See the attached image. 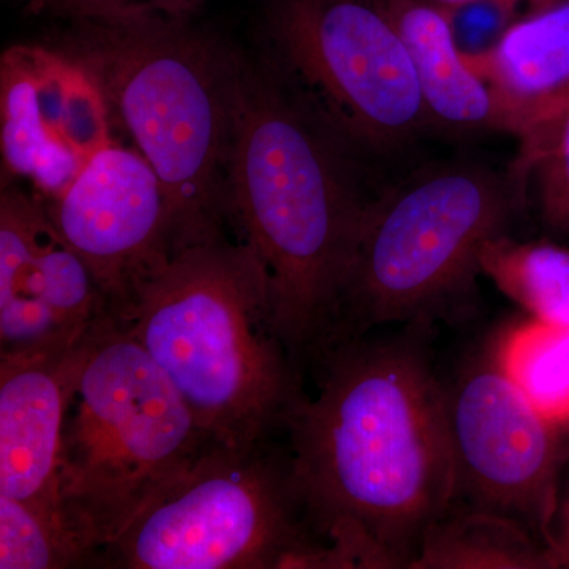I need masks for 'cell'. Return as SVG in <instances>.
I'll return each instance as SVG.
<instances>
[{"label": "cell", "mask_w": 569, "mask_h": 569, "mask_svg": "<svg viewBox=\"0 0 569 569\" xmlns=\"http://www.w3.org/2000/svg\"><path fill=\"white\" fill-rule=\"evenodd\" d=\"M429 328L332 343L312 366L316 395L284 419L291 475L328 569H410L455 505L447 387Z\"/></svg>", "instance_id": "1"}, {"label": "cell", "mask_w": 569, "mask_h": 569, "mask_svg": "<svg viewBox=\"0 0 569 569\" xmlns=\"http://www.w3.org/2000/svg\"><path fill=\"white\" fill-rule=\"evenodd\" d=\"M358 159L263 58L239 54L228 222L263 264L277 335L301 376L335 342L373 200Z\"/></svg>", "instance_id": "2"}, {"label": "cell", "mask_w": 569, "mask_h": 569, "mask_svg": "<svg viewBox=\"0 0 569 569\" xmlns=\"http://www.w3.org/2000/svg\"><path fill=\"white\" fill-rule=\"evenodd\" d=\"M116 320L170 378L212 445L269 440L305 396L277 335L263 264L236 236L179 247Z\"/></svg>", "instance_id": "3"}, {"label": "cell", "mask_w": 569, "mask_h": 569, "mask_svg": "<svg viewBox=\"0 0 569 569\" xmlns=\"http://www.w3.org/2000/svg\"><path fill=\"white\" fill-rule=\"evenodd\" d=\"M73 29L62 50L91 71L160 179L176 250L230 233L238 52L189 20L80 21Z\"/></svg>", "instance_id": "4"}, {"label": "cell", "mask_w": 569, "mask_h": 569, "mask_svg": "<svg viewBox=\"0 0 569 569\" xmlns=\"http://www.w3.org/2000/svg\"><path fill=\"white\" fill-rule=\"evenodd\" d=\"M212 443L178 389L122 323L93 329L63 426L59 503L97 556Z\"/></svg>", "instance_id": "5"}, {"label": "cell", "mask_w": 569, "mask_h": 569, "mask_svg": "<svg viewBox=\"0 0 569 569\" xmlns=\"http://www.w3.org/2000/svg\"><path fill=\"white\" fill-rule=\"evenodd\" d=\"M523 194L516 174L507 178L477 163H443L373 197L332 343L378 326L432 325L460 312L481 274L482 249L508 234Z\"/></svg>", "instance_id": "6"}, {"label": "cell", "mask_w": 569, "mask_h": 569, "mask_svg": "<svg viewBox=\"0 0 569 569\" xmlns=\"http://www.w3.org/2000/svg\"><path fill=\"white\" fill-rule=\"evenodd\" d=\"M110 569H326L287 445H212L97 556Z\"/></svg>", "instance_id": "7"}, {"label": "cell", "mask_w": 569, "mask_h": 569, "mask_svg": "<svg viewBox=\"0 0 569 569\" xmlns=\"http://www.w3.org/2000/svg\"><path fill=\"white\" fill-rule=\"evenodd\" d=\"M261 58L358 156L430 129L413 62L377 0H268Z\"/></svg>", "instance_id": "8"}, {"label": "cell", "mask_w": 569, "mask_h": 569, "mask_svg": "<svg viewBox=\"0 0 569 569\" xmlns=\"http://www.w3.org/2000/svg\"><path fill=\"white\" fill-rule=\"evenodd\" d=\"M455 505L518 520L552 552L569 443L512 376L505 351L477 356L447 387ZM556 560V559H553Z\"/></svg>", "instance_id": "9"}, {"label": "cell", "mask_w": 569, "mask_h": 569, "mask_svg": "<svg viewBox=\"0 0 569 569\" xmlns=\"http://www.w3.org/2000/svg\"><path fill=\"white\" fill-rule=\"evenodd\" d=\"M56 231L84 261L118 318L137 288L176 250L160 179L137 149L111 142L54 200L44 201Z\"/></svg>", "instance_id": "10"}, {"label": "cell", "mask_w": 569, "mask_h": 569, "mask_svg": "<svg viewBox=\"0 0 569 569\" xmlns=\"http://www.w3.org/2000/svg\"><path fill=\"white\" fill-rule=\"evenodd\" d=\"M111 110L99 82L70 52L17 44L0 63L3 171L50 201L111 144Z\"/></svg>", "instance_id": "11"}, {"label": "cell", "mask_w": 569, "mask_h": 569, "mask_svg": "<svg viewBox=\"0 0 569 569\" xmlns=\"http://www.w3.org/2000/svg\"><path fill=\"white\" fill-rule=\"evenodd\" d=\"M110 317L84 261L56 231L39 194H0V356L62 353Z\"/></svg>", "instance_id": "12"}, {"label": "cell", "mask_w": 569, "mask_h": 569, "mask_svg": "<svg viewBox=\"0 0 569 569\" xmlns=\"http://www.w3.org/2000/svg\"><path fill=\"white\" fill-rule=\"evenodd\" d=\"M91 335L62 353L0 356V496L62 519L63 426Z\"/></svg>", "instance_id": "13"}, {"label": "cell", "mask_w": 569, "mask_h": 569, "mask_svg": "<svg viewBox=\"0 0 569 569\" xmlns=\"http://www.w3.org/2000/svg\"><path fill=\"white\" fill-rule=\"evenodd\" d=\"M467 59L492 89L505 130L526 132L569 99V0L529 10Z\"/></svg>", "instance_id": "14"}, {"label": "cell", "mask_w": 569, "mask_h": 569, "mask_svg": "<svg viewBox=\"0 0 569 569\" xmlns=\"http://www.w3.org/2000/svg\"><path fill=\"white\" fill-rule=\"evenodd\" d=\"M377 2L406 43L432 127L452 132L505 130L492 89L460 48L455 10L427 0Z\"/></svg>", "instance_id": "15"}, {"label": "cell", "mask_w": 569, "mask_h": 569, "mask_svg": "<svg viewBox=\"0 0 569 569\" xmlns=\"http://www.w3.org/2000/svg\"><path fill=\"white\" fill-rule=\"evenodd\" d=\"M410 569H557V563L518 520L452 505L427 530Z\"/></svg>", "instance_id": "16"}, {"label": "cell", "mask_w": 569, "mask_h": 569, "mask_svg": "<svg viewBox=\"0 0 569 569\" xmlns=\"http://www.w3.org/2000/svg\"><path fill=\"white\" fill-rule=\"evenodd\" d=\"M481 274L538 325L569 331V249L498 236L479 257Z\"/></svg>", "instance_id": "17"}, {"label": "cell", "mask_w": 569, "mask_h": 569, "mask_svg": "<svg viewBox=\"0 0 569 569\" xmlns=\"http://www.w3.org/2000/svg\"><path fill=\"white\" fill-rule=\"evenodd\" d=\"M519 137L518 181L531 187L542 223L569 239V99Z\"/></svg>", "instance_id": "18"}, {"label": "cell", "mask_w": 569, "mask_h": 569, "mask_svg": "<svg viewBox=\"0 0 569 569\" xmlns=\"http://www.w3.org/2000/svg\"><path fill=\"white\" fill-rule=\"evenodd\" d=\"M91 567V557L61 516L0 496V569Z\"/></svg>", "instance_id": "19"}, {"label": "cell", "mask_w": 569, "mask_h": 569, "mask_svg": "<svg viewBox=\"0 0 569 569\" xmlns=\"http://www.w3.org/2000/svg\"><path fill=\"white\" fill-rule=\"evenodd\" d=\"M203 0H28L29 13L71 22L190 20Z\"/></svg>", "instance_id": "20"}, {"label": "cell", "mask_w": 569, "mask_h": 569, "mask_svg": "<svg viewBox=\"0 0 569 569\" xmlns=\"http://www.w3.org/2000/svg\"><path fill=\"white\" fill-rule=\"evenodd\" d=\"M552 556L557 569H569V456L561 475L556 518L552 526Z\"/></svg>", "instance_id": "21"}, {"label": "cell", "mask_w": 569, "mask_h": 569, "mask_svg": "<svg viewBox=\"0 0 569 569\" xmlns=\"http://www.w3.org/2000/svg\"><path fill=\"white\" fill-rule=\"evenodd\" d=\"M427 2L438 3V6L449 7V9H460V7L473 6V3H498V6L511 7L518 3H527L530 10L541 9L559 0H427Z\"/></svg>", "instance_id": "22"}]
</instances>
